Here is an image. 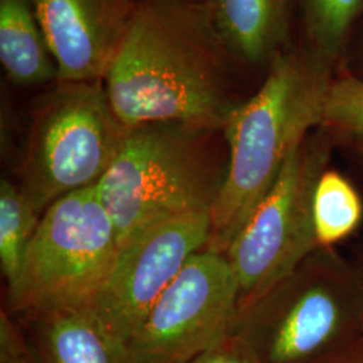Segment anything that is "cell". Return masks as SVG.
I'll return each instance as SVG.
<instances>
[{
  "label": "cell",
  "instance_id": "cell-2",
  "mask_svg": "<svg viewBox=\"0 0 363 363\" xmlns=\"http://www.w3.org/2000/svg\"><path fill=\"white\" fill-rule=\"evenodd\" d=\"M308 49L280 52L259 91L229 115L223 136L228 169L210 210L206 250L226 255L252 210L312 130L322 128L333 79Z\"/></svg>",
  "mask_w": 363,
  "mask_h": 363
},
{
  "label": "cell",
  "instance_id": "cell-23",
  "mask_svg": "<svg viewBox=\"0 0 363 363\" xmlns=\"http://www.w3.org/2000/svg\"><path fill=\"white\" fill-rule=\"evenodd\" d=\"M358 271H359V276H361V281H362L363 286V267L362 268H358Z\"/></svg>",
  "mask_w": 363,
  "mask_h": 363
},
{
  "label": "cell",
  "instance_id": "cell-11",
  "mask_svg": "<svg viewBox=\"0 0 363 363\" xmlns=\"http://www.w3.org/2000/svg\"><path fill=\"white\" fill-rule=\"evenodd\" d=\"M226 49L240 65H271L286 49L289 0H205Z\"/></svg>",
  "mask_w": 363,
  "mask_h": 363
},
{
  "label": "cell",
  "instance_id": "cell-22",
  "mask_svg": "<svg viewBox=\"0 0 363 363\" xmlns=\"http://www.w3.org/2000/svg\"><path fill=\"white\" fill-rule=\"evenodd\" d=\"M355 142H357V148L358 151L363 155V138H354Z\"/></svg>",
  "mask_w": 363,
  "mask_h": 363
},
{
  "label": "cell",
  "instance_id": "cell-15",
  "mask_svg": "<svg viewBox=\"0 0 363 363\" xmlns=\"http://www.w3.org/2000/svg\"><path fill=\"white\" fill-rule=\"evenodd\" d=\"M42 213L10 179L0 183V267L7 286L19 276Z\"/></svg>",
  "mask_w": 363,
  "mask_h": 363
},
{
  "label": "cell",
  "instance_id": "cell-17",
  "mask_svg": "<svg viewBox=\"0 0 363 363\" xmlns=\"http://www.w3.org/2000/svg\"><path fill=\"white\" fill-rule=\"evenodd\" d=\"M322 128L363 138V78L347 76L333 81Z\"/></svg>",
  "mask_w": 363,
  "mask_h": 363
},
{
  "label": "cell",
  "instance_id": "cell-20",
  "mask_svg": "<svg viewBox=\"0 0 363 363\" xmlns=\"http://www.w3.org/2000/svg\"><path fill=\"white\" fill-rule=\"evenodd\" d=\"M327 363H363V342Z\"/></svg>",
  "mask_w": 363,
  "mask_h": 363
},
{
  "label": "cell",
  "instance_id": "cell-13",
  "mask_svg": "<svg viewBox=\"0 0 363 363\" xmlns=\"http://www.w3.org/2000/svg\"><path fill=\"white\" fill-rule=\"evenodd\" d=\"M0 64L16 88L60 81L50 45L30 0H0Z\"/></svg>",
  "mask_w": 363,
  "mask_h": 363
},
{
  "label": "cell",
  "instance_id": "cell-18",
  "mask_svg": "<svg viewBox=\"0 0 363 363\" xmlns=\"http://www.w3.org/2000/svg\"><path fill=\"white\" fill-rule=\"evenodd\" d=\"M0 363H39L7 311L0 313Z\"/></svg>",
  "mask_w": 363,
  "mask_h": 363
},
{
  "label": "cell",
  "instance_id": "cell-10",
  "mask_svg": "<svg viewBox=\"0 0 363 363\" xmlns=\"http://www.w3.org/2000/svg\"><path fill=\"white\" fill-rule=\"evenodd\" d=\"M50 45L60 81H99L112 64L135 0H30Z\"/></svg>",
  "mask_w": 363,
  "mask_h": 363
},
{
  "label": "cell",
  "instance_id": "cell-5",
  "mask_svg": "<svg viewBox=\"0 0 363 363\" xmlns=\"http://www.w3.org/2000/svg\"><path fill=\"white\" fill-rule=\"evenodd\" d=\"M130 128L116 116L104 82H57L34 105L18 163L19 186L39 211L94 187Z\"/></svg>",
  "mask_w": 363,
  "mask_h": 363
},
{
  "label": "cell",
  "instance_id": "cell-3",
  "mask_svg": "<svg viewBox=\"0 0 363 363\" xmlns=\"http://www.w3.org/2000/svg\"><path fill=\"white\" fill-rule=\"evenodd\" d=\"M223 130L181 124L130 128L94 186L116 226L120 247L157 220L210 211L228 169Z\"/></svg>",
  "mask_w": 363,
  "mask_h": 363
},
{
  "label": "cell",
  "instance_id": "cell-8",
  "mask_svg": "<svg viewBox=\"0 0 363 363\" xmlns=\"http://www.w3.org/2000/svg\"><path fill=\"white\" fill-rule=\"evenodd\" d=\"M238 283L226 255L191 256L132 334L128 363H190L235 331Z\"/></svg>",
  "mask_w": 363,
  "mask_h": 363
},
{
  "label": "cell",
  "instance_id": "cell-6",
  "mask_svg": "<svg viewBox=\"0 0 363 363\" xmlns=\"http://www.w3.org/2000/svg\"><path fill=\"white\" fill-rule=\"evenodd\" d=\"M118 250L116 226L94 187L55 201L42 214L19 276L7 286V312L28 319L93 308Z\"/></svg>",
  "mask_w": 363,
  "mask_h": 363
},
{
  "label": "cell",
  "instance_id": "cell-21",
  "mask_svg": "<svg viewBox=\"0 0 363 363\" xmlns=\"http://www.w3.org/2000/svg\"><path fill=\"white\" fill-rule=\"evenodd\" d=\"M136 3H143V1H154V0H135ZM174 1H186V3H203L205 0H174Z\"/></svg>",
  "mask_w": 363,
  "mask_h": 363
},
{
  "label": "cell",
  "instance_id": "cell-16",
  "mask_svg": "<svg viewBox=\"0 0 363 363\" xmlns=\"http://www.w3.org/2000/svg\"><path fill=\"white\" fill-rule=\"evenodd\" d=\"M362 11L363 0H303L307 48L333 65Z\"/></svg>",
  "mask_w": 363,
  "mask_h": 363
},
{
  "label": "cell",
  "instance_id": "cell-12",
  "mask_svg": "<svg viewBox=\"0 0 363 363\" xmlns=\"http://www.w3.org/2000/svg\"><path fill=\"white\" fill-rule=\"evenodd\" d=\"M39 363H128L127 350L93 308H70L26 319Z\"/></svg>",
  "mask_w": 363,
  "mask_h": 363
},
{
  "label": "cell",
  "instance_id": "cell-1",
  "mask_svg": "<svg viewBox=\"0 0 363 363\" xmlns=\"http://www.w3.org/2000/svg\"><path fill=\"white\" fill-rule=\"evenodd\" d=\"M234 64L205 3H138L104 82L118 120L135 128L181 124L223 130L241 103Z\"/></svg>",
  "mask_w": 363,
  "mask_h": 363
},
{
  "label": "cell",
  "instance_id": "cell-9",
  "mask_svg": "<svg viewBox=\"0 0 363 363\" xmlns=\"http://www.w3.org/2000/svg\"><path fill=\"white\" fill-rule=\"evenodd\" d=\"M208 237L210 211L198 210L157 220L120 247L93 310L124 347L191 256L206 249Z\"/></svg>",
  "mask_w": 363,
  "mask_h": 363
},
{
  "label": "cell",
  "instance_id": "cell-7",
  "mask_svg": "<svg viewBox=\"0 0 363 363\" xmlns=\"http://www.w3.org/2000/svg\"><path fill=\"white\" fill-rule=\"evenodd\" d=\"M322 139L308 136L288 157L226 252L238 283V318L319 247L312 203L330 159Z\"/></svg>",
  "mask_w": 363,
  "mask_h": 363
},
{
  "label": "cell",
  "instance_id": "cell-4",
  "mask_svg": "<svg viewBox=\"0 0 363 363\" xmlns=\"http://www.w3.org/2000/svg\"><path fill=\"white\" fill-rule=\"evenodd\" d=\"M259 363H327L363 342L358 268L319 247L244 312L234 331Z\"/></svg>",
  "mask_w": 363,
  "mask_h": 363
},
{
  "label": "cell",
  "instance_id": "cell-19",
  "mask_svg": "<svg viewBox=\"0 0 363 363\" xmlns=\"http://www.w3.org/2000/svg\"><path fill=\"white\" fill-rule=\"evenodd\" d=\"M190 363H259L247 343L235 333L203 351Z\"/></svg>",
  "mask_w": 363,
  "mask_h": 363
},
{
  "label": "cell",
  "instance_id": "cell-14",
  "mask_svg": "<svg viewBox=\"0 0 363 363\" xmlns=\"http://www.w3.org/2000/svg\"><path fill=\"white\" fill-rule=\"evenodd\" d=\"M312 213L319 247H334L361 225L362 198L340 172L327 167L315 186Z\"/></svg>",
  "mask_w": 363,
  "mask_h": 363
}]
</instances>
